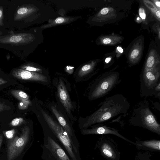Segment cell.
<instances>
[{
    "instance_id": "33",
    "label": "cell",
    "mask_w": 160,
    "mask_h": 160,
    "mask_svg": "<svg viewBox=\"0 0 160 160\" xmlns=\"http://www.w3.org/2000/svg\"><path fill=\"white\" fill-rule=\"evenodd\" d=\"M3 138V135L1 134H0V149L2 143Z\"/></svg>"
},
{
    "instance_id": "19",
    "label": "cell",
    "mask_w": 160,
    "mask_h": 160,
    "mask_svg": "<svg viewBox=\"0 0 160 160\" xmlns=\"http://www.w3.org/2000/svg\"><path fill=\"white\" fill-rule=\"evenodd\" d=\"M96 64V62L92 61L90 63L83 65L79 70L78 75L82 77L90 72L93 70Z\"/></svg>"
},
{
    "instance_id": "15",
    "label": "cell",
    "mask_w": 160,
    "mask_h": 160,
    "mask_svg": "<svg viewBox=\"0 0 160 160\" xmlns=\"http://www.w3.org/2000/svg\"><path fill=\"white\" fill-rule=\"evenodd\" d=\"M135 145L137 147L147 150L160 151V141L153 139L143 141H137Z\"/></svg>"
},
{
    "instance_id": "23",
    "label": "cell",
    "mask_w": 160,
    "mask_h": 160,
    "mask_svg": "<svg viewBox=\"0 0 160 160\" xmlns=\"http://www.w3.org/2000/svg\"><path fill=\"white\" fill-rule=\"evenodd\" d=\"M30 103V100L21 101L18 105V108L20 109H26L28 108Z\"/></svg>"
},
{
    "instance_id": "12",
    "label": "cell",
    "mask_w": 160,
    "mask_h": 160,
    "mask_svg": "<svg viewBox=\"0 0 160 160\" xmlns=\"http://www.w3.org/2000/svg\"><path fill=\"white\" fill-rule=\"evenodd\" d=\"M143 46L142 40L141 39L134 43L128 55V60L131 63L137 64L140 61L142 53Z\"/></svg>"
},
{
    "instance_id": "36",
    "label": "cell",
    "mask_w": 160,
    "mask_h": 160,
    "mask_svg": "<svg viewBox=\"0 0 160 160\" xmlns=\"http://www.w3.org/2000/svg\"><path fill=\"white\" fill-rule=\"evenodd\" d=\"M2 32H0V35L2 34Z\"/></svg>"
},
{
    "instance_id": "28",
    "label": "cell",
    "mask_w": 160,
    "mask_h": 160,
    "mask_svg": "<svg viewBox=\"0 0 160 160\" xmlns=\"http://www.w3.org/2000/svg\"><path fill=\"white\" fill-rule=\"evenodd\" d=\"M7 108V105L4 103L0 102V112L5 110Z\"/></svg>"
},
{
    "instance_id": "20",
    "label": "cell",
    "mask_w": 160,
    "mask_h": 160,
    "mask_svg": "<svg viewBox=\"0 0 160 160\" xmlns=\"http://www.w3.org/2000/svg\"><path fill=\"white\" fill-rule=\"evenodd\" d=\"M11 92L15 97L20 101L29 100L28 96L23 91L14 90L11 91Z\"/></svg>"
},
{
    "instance_id": "24",
    "label": "cell",
    "mask_w": 160,
    "mask_h": 160,
    "mask_svg": "<svg viewBox=\"0 0 160 160\" xmlns=\"http://www.w3.org/2000/svg\"><path fill=\"white\" fill-rule=\"evenodd\" d=\"M24 121V120L23 118H16L12 120L11 124L13 126H18L21 124Z\"/></svg>"
},
{
    "instance_id": "6",
    "label": "cell",
    "mask_w": 160,
    "mask_h": 160,
    "mask_svg": "<svg viewBox=\"0 0 160 160\" xmlns=\"http://www.w3.org/2000/svg\"><path fill=\"white\" fill-rule=\"evenodd\" d=\"M30 128L27 126L22 129L19 136L10 139L7 143V160H14L18 157L32 140Z\"/></svg>"
},
{
    "instance_id": "31",
    "label": "cell",
    "mask_w": 160,
    "mask_h": 160,
    "mask_svg": "<svg viewBox=\"0 0 160 160\" xmlns=\"http://www.w3.org/2000/svg\"><path fill=\"white\" fill-rule=\"evenodd\" d=\"M160 10H158L155 13V15L157 19H158V20H160Z\"/></svg>"
},
{
    "instance_id": "4",
    "label": "cell",
    "mask_w": 160,
    "mask_h": 160,
    "mask_svg": "<svg viewBox=\"0 0 160 160\" xmlns=\"http://www.w3.org/2000/svg\"><path fill=\"white\" fill-rule=\"evenodd\" d=\"M42 149L43 160H71L58 140L52 134H46Z\"/></svg>"
},
{
    "instance_id": "14",
    "label": "cell",
    "mask_w": 160,
    "mask_h": 160,
    "mask_svg": "<svg viewBox=\"0 0 160 160\" xmlns=\"http://www.w3.org/2000/svg\"><path fill=\"white\" fill-rule=\"evenodd\" d=\"M78 17H61L53 19H49L47 24H44L40 28L45 29L55 26L70 23L76 20Z\"/></svg>"
},
{
    "instance_id": "17",
    "label": "cell",
    "mask_w": 160,
    "mask_h": 160,
    "mask_svg": "<svg viewBox=\"0 0 160 160\" xmlns=\"http://www.w3.org/2000/svg\"><path fill=\"white\" fill-rule=\"evenodd\" d=\"M36 8L29 5L21 7L17 10L14 17L15 21L20 20L37 11Z\"/></svg>"
},
{
    "instance_id": "35",
    "label": "cell",
    "mask_w": 160,
    "mask_h": 160,
    "mask_svg": "<svg viewBox=\"0 0 160 160\" xmlns=\"http://www.w3.org/2000/svg\"><path fill=\"white\" fill-rule=\"evenodd\" d=\"M111 57H109L107 58L105 60V62L106 63H108L111 60Z\"/></svg>"
},
{
    "instance_id": "8",
    "label": "cell",
    "mask_w": 160,
    "mask_h": 160,
    "mask_svg": "<svg viewBox=\"0 0 160 160\" xmlns=\"http://www.w3.org/2000/svg\"><path fill=\"white\" fill-rule=\"evenodd\" d=\"M90 127L91 128L89 129L87 128L81 129V133L83 135L112 134L134 145H136L135 142L131 141L121 134L119 132L118 130L106 125H104L102 123L97 124L95 125L91 126Z\"/></svg>"
},
{
    "instance_id": "21",
    "label": "cell",
    "mask_w": 160,
    "mask_h": 160,
    "mask_svg": "<svg viewBox=\"0 0 160 160\" xmlns=\"http://www.w3.org/2000/svg\"><path fill=\"white\" fill-rule=\"evenodd\" d=\"M145 5L155 15L156 12L158 9L157 8L152 2L148 0L143 1Z\"/></svg>"
},
{
    "instance_id": "3",
    "label": "cell",
    "mask_w": 160,
    "mask_h": 160,
    "mask_svg": "<svg viewBox=\"0 0 160 160\" xmlns=\"http://www.w3.org/2000/svg\"><path fill=\"white\" fill-rule=\"evenodd\" d=\"M42 114L52 134L58 140L71 160H82L80 151L73 145L67 132L44 110Z\"/></svg>"
},
{
    "instance_id": "9",
    "label": "cell",
    "mask_w": 160,
    "mask_h": 160,
    "mask_svg": "<svg viewBox=\"0 0 160 160\" xmlns=\"http://www.w3.org/2000/svg\"><path fill=\"white\" fill-rule=\"evenodd\" d=\"M35 39L34 35L28 33L12 34L2 37L0 43L15 45H26L33 42Z\"/></svg>"
},
{
    "instance_id": "18",
    "label": "cell",
    "mask_w": 160,
    "mask_h": 160,
    "mask_svg": "<svg viewBox=\"0 0 160 160\" xmlns=\"http://www.w3.org/2000/svg\"><path fill=\"white\" fill-rule=\"evenodd\" d=\"M122 39L117 35L102 36L99 38L100 44L103 45H114L120 43Z\"/></svg>"
},
{
    "instance_id": "11",
    "label": "cell",
    "mask_w": 160,
    "mask_h": 160,
    "mask_svg": "<svg viewBox=\"0 0 160 160\" xmlns=\"http://www.w3.org/2000/svg\"><path fill=\"white\" fill-rule=\"evenodd\" d=\"M58 94L60 101L67 113L70 114L73 108V106L64 83L61 79L58 86Z\"/></svg>"
},
{
    "instance_id": "1",
    "label": "cell",
    "mask_w": 160,
    "mask_h": 160,
    "mask_svg": "<svg viewBox=\"0 0 160 160\" xmlns=\"http://www.w3.org/2000/svg\"><path fill=\"white\" fill-rule=\"evenodd\" d=\"M99 106L96 111L88 117L81 129L102 123L118 115H125L128 112L130 103L122 95L117 94L106 97Z\"/></svg>"
},
{
    "instance_id": "30",
    "label": "cell",
    "mask_w": 160,
    "mask_h": 160,
    "mask_svg": "<svg viewBox=\"0 0 160 160\" xmlns=\"http://www.w3.org/2000/svg\"><path fill=\"white\" fill-rule=\"evenodd\" d=\"M66 71L70 74H72L73 72V69L70 67L68 68V67H67Z\"/></svg>"
},
{
    "instance_id": "29",
    "label": "cell",
    "mask_w": 160,
    "mask_h": 160,
    "mask_svg": "<svg viewBox=\"0 0 160 160\" xmlns=\"http://www.w3.org/2000/svg\"><path fill=\"white\" fill-rule=\"evenodd\" d=\"M154 3V5L158 8L160 10V2L158 0H153L152 1Z\"/></svg>"
},
{
    "instance_id": "10",
    "label": "cell",
    "mask_w": 160,
    "mask_h": 160,
    "mask_svg": "<svg viewBox=\"0 0 160 160\" xmlns=\"http://www.w3.org/2000/svg\"><path fill=\"white\" fill-rule=\"evenodd\" d=\"M13 76L18 79L46 82L48 81L47 77L42 74L17 68L14 70L12 72Z\"/></svg>"
},
{
    "instance_id": "25",
    "label": "cell",
    "mask_w": 160,
    "mask_h": 160,
    "mask_svg": "<svg viewBox=\"0 0 160 160\" xmlns=\"http://www.w3.org/2000/svg\"><path fill=\"white\" fill-rule=\"evenodd\" d=\"M139 14L142 19L145 20L146 18V14L145 9L143 7H140L139 9Z\"/></svg>"
},
{
    "instance_id": "2",
    "label": "cell",
    "mask_w": 160,
    "mask_h": 160,
    "mask_svg": "<svg viewBox=\"0 0 160 160\" xmlns=\"http://www.w3.org/2000/svg\"><path fill=\"white\" fill-rule=\"evenodd\" d=\"M128 122L131 125L142 127L160 135V125L147 102H141L133 109Z\"/></svg>"
},
{
    "instance_id": "7",
    "label": "cell",
    "mask_w": 160,
    "mask_h": 160,
    "mask_svg": "<svg viewBox=\"0 0 160 160\" xmlns=\"http://www.w3.org/2000/svg\"><path fill=\"white\" fill-rule=\"evenodd\" d=\"M101 138L95 148L98 149L102 157L108 160H120V152L114 140L109 137Z\"/></svg>"
},
{
    "instance_id": "27",
    "label": "cell",
    "mask_w": 160,
    "mask_h": 160,
    "mask_svg": "<svg viewBox=\"0 0 160 160\" xmlns=\"http://www.w3.org/2000/svg\"><path fill=\"white\" fill-rule=\"evenodd\" d=\"M3 25V7L0 6V26Z\"/></svg>"
},
{
    "instance_id": "22",
    "label": "cell",
    "mask_w": 160,
    "mask_h": 160,
    "mask_svg": "<svg viewBox=\"0 0 160 160\" xmlns=\"http://www.w3.org/2000/svg\"><path fill=\"white\" fill-rule=\"evenodd\" d=\"M21 69L30 72H41L42 70L39 68L29 65H24L21 67Z\"/></svg>"
},
{
    "instance_id": "16",
    "label": "cell",
    "mask_w": 160,
    "mask_h": 160,
    "mask_svg": "<svg viewBox=\"0 0 160 160\" xmlns=\"http://www.w3.org/2000/svg\"><path fill=\"white\" fill-rule=\"evenodd\" d=\"M159 57L156 51L152 49L149 52L146 59L143 70H147L159 65Z\"/></svg>"
},
{
    "instance_id": "32",
    "label": "cell",
    "mask_w": 160,
    "mask_h": 160,
    "mask_svg": "<svg viewBox=\"0 0 160 160\" xmlns=\"http://www.w3.org/2000/svg\"><path fill=\"white\" fill-rule=\"evenodd\" d=\"M117 51L118 52V53H122L123 51V49L122 48L119 46L117 48Z\"/></svg>"
},
{
    "instance_id": "26",
    "label": "cell",
    "mask_w": 160,
    "mask_h": 160,
    "mask_svg": "<svg viewBox=\"0 0 160 160\" xmlns=\"http://www.w3.org/2000/svg\"><path fill=\"white\" fill-rule=\"evenodd\" d=\"M15 132V130L13 129L7 131L5 132V134L7 138L11 139L13 138Z\"/></svg>"
},
{
    "instance_id": "34",
    "label": "cell",
    "mask_w": 160,
    "mask_h": 160,
    "mask_svg": "<svg viewBox=\"0 0 160 160\" xmlns=\"http://www.w3.org/2000/svg\"><path fill=\"white\" fill-rule=\"evenodd\" d=\"M7 82L6 81L4 80L2 78H0V85L4 84Z\"/></svg>"
},
{
    "instance_id": "13",
    "label": "cell",
    "mask_w": 160,
    "mask_h": 160,
    "mask_svg": "<svg viewBox=\"0 0 160 160\" xmlns=\"http://www.w3.org/2000/svg\"><path fill=\"white\" fill-rule=\"evenodd\" d=\"M117 16L116 11L112 7H105L101 9L94 17L93 20L102 22L112 19Z\"/></svg>"
},
{
    "instance_id": "5",
    "label": "cell",
    "mask_w": 160,
    "mask_h": 160,
    "mask_svg": "<svg viewBox=\"0 0 160 160\" xmlns=\"http://www.w3.org/2000/svg\"><path fill=\"white\" fill-rule=\"evenodd\" d=\"M121 82L119 74L111 72L102 75L95 82L90 94V98L94 100L104 97Z\"/></svg>"
}]
</instances>
